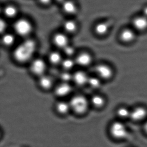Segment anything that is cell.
<instances>
[{
	"mask_svg": "<svg viewBox=\"0 0 147 147\" xmlns=\"http://www.w3.org/2000/svg\"><path fill=\"white\" fill-rule=\"evenodd\" d=\"M54 42L55 45L59 48L63 49L68 45L67 37L65 34L58 33L54 36Z\"/></svg>",
	"mask_w": 147,
	"mask_h": 147,
	"instance_id": "7c38bea8",
	"label": "cell"
},
{
	"mask_svg": "<svg viewBox=\"0 0 147 147\" xmlns=\"http://www.w3.org/2000/svg\"><path fill=\"white\" fill-rule=\"evenodd\" d=\"M63 27L66 31L69 33H72L76 30V25L72 20H67L63 24Z\"/></svg>",
	"mask_w": 147,
	"mask_h": 147,
	"instance_id": "44dd1931",
	"label": "cell"
},
{
	"mask_svg": "<svg viewBox=\"0 0 147 147\" xmlns=\"http://www.w3.org/2000/svg\"><path fill=\"white\" fill-rule=\"evenodd\" d=\"M14 29L17 34L22 36L29 35L32 31V27L30 22L25 19L17 20L14 24Z\"/></svg>",
	"mask_w": 147,
	"mask_h": 147,
	"instance_id": "5b68a950",
	"label": "cell"
},
{
	"mask_svg": "<svg viewBox=\"0 0 147 147\" xmlns=\"http://www.w3.org/2000/svg\"><path fill=\"white\" fill-rule=\"evenodd\" d=\"M142 14L147 18V5L145 6L143 8Z\"/></svg>",
	"mask_w": 147,
	"mask_h": 147,
	"instance_id": "f1b7e54d",
	"label": "cell"
},
{
	"mask_svg": "<svg viewBox=\"0 0 147 147\" xmlns=\"http://www.w3.org/2000/svg\"><path fill=\"white\" fill-rule=\"evenodd\" d=\"M136 32L132 27L124 28L119 32V39L125 44L131 43L136 38Z\"/></svg>",
	"mask_w": 147,
	"mask_h": 147,
	"instance_id": "8992f818",
	"label": "cell"
},
{
	"mask_svg": "<svg viewBox=\"0 0 147 147\" xmlns=\"http://www.w3.org/2000/svg\"><path fill=\"white\" fill-rule=\"evenodd\" d=\"M49 59L51 62L54 64H57L62 61L61 55L57 51L51 52L49 55Z\"/></svg>",
	"mask_w": 147,
	"mask_h": 147,
	"instance_id": "d6986e66",
	"label": "cell"
},
{
	"mask_svg": "<svg viewBox=\"0 0 147 147\" xmlns=\"http://www.w3.org/2000/svg\"><path fill=\"white\" fill-rule=\"evenodd\" d=\"M76 62L70 58L65 59L62 61L63 67L66 70H69L74 67Z\"/></svg>",
	"mask_w": 147,
	"mask_h": 147,
	"instance_id": "d4e9b609",
	"label": "cell"
},
{
	"mask_svg": "<svg viewBox=\"0 0 147 147\" xmlns=\"http://www.w3.org/2000/svg\"><path fill=\"white\" fill-rule=\"evenodd\" d=\"M110 26L108 23L101 22L98 23L94 27V31L98 36H105L109 33Z\"/></svg>",
	"mask_w": 147,
	"mask_h": 147,
	"instance_id": "30bf717a",
	"label": "cell"
},
{
	"mask_svg": "<svg viewBox=\"0 0 147 147\" xmlns=\"http://www.w3.org/2000/svg\"><path fill=\"white\" fill-rule=\"evenodd\" d=\"M131 24L132 28L136 32H144L147 30V18L142 14L135 17Z\"/></svg>",
	"mask_w": 147,
	"mask_h": 147,
	"instance_id": "52a82bcc",
	"label": "cell"
},
{
	"mask_svg": "<svg viewBox=\"0 0 147 147\" xmlns=\"http://www.w3.org/2000/svg\"><path fill=\"white\" fill-rule=\"evenodd\" d=\"M64 53L67 55L71 56L74 55L75 53V49L72 46L67 45L63 49Z\"/></svg>",
	"mask_w": 147,
	"mask_h": 147,
	"instance_id": "4316f807",
	"label": "cell"
},
{
	"mask_svg": "<svg viewBox=\"0 0 147 147\" xmlns=\"http://www.w3.org/2000/svg\"><path fill=\"white\" fill-rule=\"evenodd\" d=\"M101 81L98 77H89L88 83L92 88H98L101 86Z\"/></svg>",
	"mask_w": 147,
	"mask_h": 147,
	"instance_id": "603a6c76",
	"label": "cell"
},
{
	"mask_svg": "<svg viewBox=\"0 0 147 147\" xmlns=\"http://www.w3.org/2000/svg\"><path fill=\"white\" fill-rule=\"evenodd\" d=\"M15 38L11 34H6L3 36L2 38L3 43L6 46H10L14 43Z\"/></svg>",
	"mask_w": 147,
	"mask_h": 147,
	"instance_id": "cb8c5ba5",
	"label": "cell"
},
{
	"mask_svg": "<svg viewBox=\"0 0 147 147\" xmlns=\"http://www.w3.org/2000/svg\"><path fill=\"white\" fill-rule=\"evenodd\" d=\"M71 86L68 83L63 82L57 87L55 93L58 96L63 97L69 94L71 92Z\"/></svg>",
	"mask_w": 147,
	"mask_h": 147,
	"instance_id": "5bb4252c",
	"label": "cell"
},
{
	"mask_svg": "<svg viewBox=\"0 0 147 147\" xmlns=\"http://www.w3.org/2000/svg\"><path fill=\"white\" fill-rule=\"evenodd\" d=\"M92 104L97 107H101L104 106L105 103V100L103 96L95 95L92 98Z\"/></svg>",
	"mask_w": 147,
	"mask_h": 147,
	"instance_id": "2e32d148",
	"label": "cell"
},
{
	"mask_svg": "<svg viewBox=\"0 0 147 147\" xmlns=\"http://www.w3.org/2000/svg\"><path fill=\"white\" fill-rule=\"evenodd\" d=\"M92 61V57L90 54L87 53H83L80 54L77 56L76 60V63L80 66H87Z\"/></svg>",
	"mask_w": 147,
	"mask_h": 147,
	"instance_id": "4fadbf2b",
	"label": "cell"
},
{
	"mask_svg": "<svg viewBox=\"0 0 147 147\" xmlns=\"http://www.w3.org/2000/svg\"><path fill=\"white\" fill-rule=\"evenodd\" d=\"M147 115V110L142 107H138L131 111L130 118L134 121H139L144 119Z\"/></svg>",
	"mask_w": 147,
	"mask_h": 147,
	"instance_id": "9c48e42d",
	"label": "cell"
},
{
	"mask_svg": "<svg viewBox=\"0 0 147 147\" xmlns=\"http://www.w3.org/2000/svg\"><path fill=\"white\" fill-rule=\"evenodd\" d=\"M144 131L147 133V121L145 123L144 125Z\"/></svg>",
	"mask_w": 147,
	"mask_h": 147,
	"instance_id": "f546056e",
	"label": "cell"
},
{
	"mask_svg": "<svg viewBox=\"0 0 147 147\" xmlns=\"http://www.w3.org/2000/svg\"><path fill=\"white\" fill-rule=\"evenodd\" d=\"M69 104L71 108L78 113L85 112L88 107L87 100L85 97L81 95H77L73 97Z\"/></svg>",
	"mask_w": 147,
	"mask_h": 147,
	"instance_id": "277c9868",
	"label": "cell"
},
{
	"mask_svg": "<svg viewBox=\"0 0 147 147\" xmlns=\"http://www.w3.org/2000/svg\"><path fill=\"white\" fill-rule=\"evenodd\" d=\"M131 111L128 108L124 107H119L117 111V115L121 119H126L130 118Z\"/></svg>",
	"mask_w": 147,
	"mask_h": 147,
	"instance_id": "ffe728a7",
	"label": "cell"
},
{
	"mask_svg": "<svg viewBox=\"0 0 147 147\" xmlns=\"http://www.w3.org/2000/svg\"><path fill=\"white\" fill-rule=\"evenodd\" d=\"M17 9L13 6H7L4 10L5 15L8 18H13L17 15Z\"/></svg>",
	"mask_w": 147,
	"mask_h": 147,
	"instance_id": "7402d4cb",
	"label": "cell"
},
{
	"mask_svg": "<svg viewBox=\"0 0 147 147\" xmlns=\"http://www.w3.org/2000/svg\"><path fill=\"white\" fill-rule=\"evenodd\" d=\"M71 108L69 103L61 101L57 103V109L59 113L63 114L66 113L69 111V109Z\"/></svg>",
	"mask_w": 147,
	"mask_h": 147,
	"instance_id": "ac0fdd59",
	"label": "cell"
},
{
	"mask_svg": "<svg viewBox=\"0 0 147 147\" xmlns=\"http://www.w3.org/2000/svg\"><path fill=\"white\" fill-rule=\"evenodd\" d=\"M36 50L35 42L32 39H27L15 49L13 51V56L18 61L25 62L31 58Z\"/></svg>",
	"mask_w": 147,
	"mask_h": 147,
	"instance_id": "6da1fadb",
	"label": "cell"
},
{
	"mask_svg": "<svg viewBox=\"0 0 147 147\" xmlns=\"http://www.w3.org/2000/svg\"><path fill=\"white\" fill-rule=\"evenodd\" d=\"M39 84L42 88L49 89L52 85V80L51 78L48 76L42 75L39 80Z\"/></svg>",
	"mask_w": 147,
	"mask_h": 147,
	"instance_id": "9a60e30c",
	"label": "cell"
},
{
	"mask_svg": "<svg viewBox=\"0 0 147 147\" xmlns=\"http://www.w3.org/2000/svg\"><path fill=\"white\" fill-rule=\"evenodd\" d=\"M95 71L97 77L101 80L109 81L111 80L114 76V70L109 64L100 63L96 65Z\"/></svg>",
	"mask_w": 147,
	"mask_h": 147,
	"instance_id": "3957f363",
	"label": "cell"
},
{
	"mask_svg": "<svg viewBox=\"0 0 147 147\" xmlns=\"http://www.w3.org/2000/svg\"><path fill=\"white\" fill-rule=\"evenodd\" d=\"M89 78L86 73L79 71L76 72L73 75V80L77 85L82 86L88 83Z\"/></svg>",
	"mask_w": 147,
	"mask_h": 147,
	"instance_id": "8fae6325",
	"label": "cell"
},
{
	"mask_svg": "<svg viewBox=\"0 0 147 147\" xmlns=\"http://www.w3.org/2000/svg\"><path fill=\"white\" fill-rule=\"evenodd\" d=\"M110 131L113 137L119 140L125 139L127 137L129 134L127 127L120 122L113 123L110 127Z\"/></svg>",
	"mask_w": 147,
	"mask_h": 147,
	"instance_id": "7a4b0ae2",
	"label": "cell"
},
{
	"mask_svg": "<svg viewBox=\"0 0 147 147\" xmlns=\"http://www.w3.org/2000/svg\"><path fill=\"white\" fill-rule=\"evenodd\" d=\"M60 77L64 82L66 83H68L69 81L73 79V75H72L70 73L67 72H64L62 73Z\"/></svg>",
	"mask_w": 147,
	"mask_h": 147,
	"instance_id": "484cf974",
	"label": "cell"
},
{
	"mask_svg": "<svg viewBox=\"0 0 147 147\" xmlns=\"http://www.w3.org/2000/svg\"><path fill=\"white\" fill-rule=\"evenodd\" d=\"M31 67L32 71L34 74L42 76L45 72L46 66L44 61L38 58L32 62Z\"/></svg>",
	"mask_w": 147,
	"mask_h": 147,
	"instance_id": "ba28073f",
	"label": "cell"
},
{
	"mask_svg": "<svg viewBox=\"0 0 147 147\" xmlns=\"http://www.w3.org/2000/svg\"><path fill=\"white\" fill-rule=\"evenodd\" d=\"M6 28V24L4 20H1L0 21V30H1V32L4 31Z\"/></svg>",
	"mask_w": 147,
	"mask_h": 147,
	"instance_id": "83f0119b",
	"label": "cell"
},
{
	"mask_svg": "<svg viewBox=\"0 0 147 147\" xmlns=\"http://www.w3.org/2000/svg\"><path fill=\"white\" fill-rule=\"evenodd\" d=\"M63 9L69 14H74L76 11L75 5L71 1H67L63 3Z\"/></svg>",
	"mask_w": 147,
	"mask_h": 147,
	"instance_id": "e0dca14e",
	"label": "cell"
}]
</instances>
